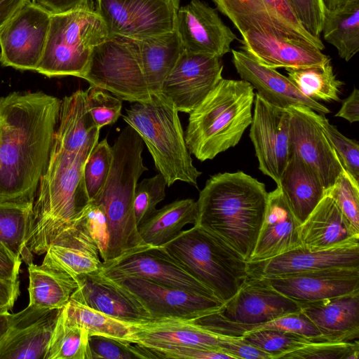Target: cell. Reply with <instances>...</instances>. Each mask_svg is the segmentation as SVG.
Wrapping results in <instances>:
<instances>
[{
  "label": "cell",
  "mask_w": 359,
  "mask_h": 359,
  "mask_svg": "<svg viewBox=\"0 0 359 359\" xmlns=\"http://www.w3.org/2000/svg\"><path fill=\"white\" fill-rule=\"evenodd\" d=\"M326 269H359V243L311 250L303 246L259 262H248V273L277 276Z\"/></svg>",
  "instance_id": "23"
},
{
  "label": "cell",
  "mask_w": 359,
  "mask_h": 359,
  "mask_svg": "<svg viewBox=\"0 0 359 359\" xmlns=\"http://www.w3.org/2000/svg\"><path fill=\"white\" fill-rule=\"evenodd\" d=\"M59 310L28 305L12 314L0 339V359H44Z\"/></svg>",
  "instance_id": "21"
},
{
  "label": "cell",
  "mask_w": 359,
  "mask_h": 359,
  "mask_svg": "<svg viewBox=\"0 0 359 359\" xmlns=\"http://www.w3.org/2000/svg\"><path fill=\"white\" fill-rule=\"evenodd\" d=\"M323 115L316 114L324 133L339 157L344 168L359 182L358 143L342 135Z\"/></svg>",
  "instance_id": "49"
},
{
  "label": "cell",
  "mask_w": 359,
  "mask_h": 359,
  "mask_svg": "<svg viewBox=\"0 0 359 359\" xmlns=\"http://www.w3.org/2000/svg\"><path fill=\"white\" fill-rule=\"evenodd\" d=\"M255 95L248 82L222 79L189 113L184 137L190 154L205 161L238 144L252 122Z\"/></svg>",
  "instance_id": "4"
},
{
  "label": "cell",
  "mask_w": 359,
  "mask_h": 359,
  "mask_svg": "<svg viewBox=\"0 0 359 359\" xmlns=\"http://www.w3.org/2000/svg\"><path fill=\"white\" fill-rule=\"evenodd\" d=\"M232 61L242 80L248 82L268 103L283 109L306 106L318 114L330 113L320 102L304 95L288 77L259 64L243 50H231Z\"/></svg>",
  "instance_id": "24"
},
{
  "label": "cell",
  "mask_w": 359,
  "mask_h": 359,
  "mask_svg": "<svg viewBox=\"0 0 359 359\" xmlns=\"http://www.w3.org/2000/svg\"><path fill=\"white\" fill-rule=\"evenodd\" d=\"M220 350L233 359H271V356L241 337L219 335Z\"/></svg>",
  "instance_id": "52"
},
{
  "label": "cell",
  "mask_w": 359,
  "mask_h": 359,
  "mask_svg": "<svg viewBox=\"0 0 359 359\" xmlns=\"http://www.w3.org/2000/svg\"><path fill=\"white\" fill-rule=\"evenodd\" d=\"M68 152L53 144L48 162L34 201L27 248L46 253L50 245L73 225L90 202L83 180L84 164L93 149Z\"/></svg>",
  "instance_id": "3"
},
{
  "label": "cell",
  "mask_w": 359,
  "mask_h": 359,
  "mask_svg": "<svg viewBox=\"0 0 359 359\" xmlns=\"http://www.w3.org/2000/svg\"><path fill=\"white\" fill-rule=\"evenodd\" d=\"M217 9L201 0L179 8L175 32L184 50L222 57L237 36L222 21Z\"/></svg>",
  "instance_id": "19"
},
{
  "label": "cell",
  "mask_w": 359,
  "mask_h": 359,
  "mask_svg": "<svg viewBox=\"0 0 359 359\" xmlns=\"http://www.w3.org/2000/svg\"><path fill=\"white\" fill-rule=\"evenodd\" d=\"M299 311L297 302L273 289L262 277L249 274L237 293L212 313L233 323L255 325Z\"/></svg>",
  "instance_id": "18"
},
{
  "label": "cell",
  "mask_w": 359,
  "mask_h": 359,
  "mask_svg": "<svg viewBox=\"0 0 359 359\" xmlns=\"http://www.w3.org/2000/svg\"><path fill=\"white\" fill-rule=\"evenodd\" d=\"M88 330L67 323L59 310L44 359H88Z\"/></svg>",
  "instance_id": "40"
},
{
  "label": "cell",
  "mask_w": 359,
  "mask_h": 359,
  "mask_svg": "<svg viewBox=\"0 0 359 359\" xmlns=\"http://www.w3.org/2000/svg\"><path fill=\"white\" fill-rule=\"evenodd\" d=\"M28 0H0V31Z\"/></svg>",
  "instance_id": "57"
},
{
  "label": "cell",
  "mask_w": 359,
  "mask_h": 359,
  "mask_svg": "<svg viewBox=\"0 0 359 359\" xmlns=\"http://www.w3.org/2000/svg\"><path fill=\"white\" fill-rule=\"evenodd\" d=\"M86 90H77L61 100L53 144L76 153L98 142L100 129L89 111Z\"/></svg>",
  "instance_id": "29"
},
{
  "label": "cell",
  "mask_w": 359,
  "mask_h": 359,
  "mask_svg": "<svg viewBox=\"0 0 359 359\" xmlns=\"http://www.w3.org/2000/svg\"><path fill=\"white\" fill-rule=\"evenodd\" d=\"M223 68L222 57L183 49L161 93L178 111L189 114L223 79Z\"/></svg>",
  "instance_id": "14"
},
{
  "label": "cell",
  "mask_w": 359,
  "mask_h": 359,
  "mask_svg": "<svg viewBox=\"0 0 359 359\" xmlns=\"http://www.w3.org/2000/svg\"><path fill=\"white\" fill-rule=\"evenodd\" d=\"M75 225L88 236L97 246L100 258L107 259L109 229L103 210L90 201Z\"/></svg>",
  "instance_id": "47"
},
{
  "label": "cell",
  "mask_w": 359,
  "mask_h": 359,
  "mask_svg": "<svg viewBox=\"0 0 359 359\" xmlns=\"http://www.w3.org/2000/svg\"><path fill=\"white\" fill-rule=\"evenodd\" d=\"M241 36L243 51L259 64L269 68H304L323 65L331 60L322 50L309 45L251 30Z\"/></svg>",
  "instance_id": "26"
},
{
  "label": "cell",
  "mask_w": 359,
  "mask_h": 359,
  "mask_svg": "<svg viewBox=\"0 0 359 359\" xmlns=\"http://www.w3.org/2000/svg\"><path fill=\"white\" fill-rule=\"evenodd\" d=\"M22 259L0 245V277L12 281L18 280Z\"/></svg>",
  "instance_id": "53"
},
{
  "label": "cell",
  "mask_w": 359,
  "mask_h": 359,
  "mask_svg": "<svg viewBox=\"0 0 359 359\" xmlns=\"http://www.w3.org/2000/svg\"><path fill=\"white\" fill-rule=\"evenodd\" d=\"M163 247L223 303L237 293L249 275L248 262L240 254L196 225Z\"/></svg>",
  "instance_id": "7"
},
{
  "label": "cell",
  "mask_w": 359,
  "mask_h": 359,
  "mask_svg": "<svg viewBox=\"0 0 359 359\" xmlns=\"http://www.w3.org/2000/svg\"><path fill=\"white\" fill-rule=\"evenodd\" d=\"M299 305L319 331L318 341H358L359 291Z\"/></svg>",
  "instance_id": "27"
},
{
  "label": "cell",
  "mask_w": 359,
  "mask_h": 359,
  "mask_svg": "<svg viewBox=\"0 0 359 359\" xmlns=\"http://www.w3.org/2000/svg\"><path fill=\"white\" fill-rule=\"evenodd\" d=\"M20 294V283L0 277V312L12 309Z\"/></svg>",
  "instance_id": "54"
},
{
  "label": "cell",
  "mask_w": 359,
  "mask_h": 359,
  "mask_svg": "<svg viewBox=\"0 0 359 359\" xmlns=\"http://www.w3.org/2000/svg\"><path fill=\"white\" fill-rule=\"evenodd\" d=\"M287 77L306 96L318 102H339L344 83L334 73L331 60L323 65L285 69Z\"/></svg>",
  "instance_id": "39"
},
{
  "label": "cell",
  "mask_w": 359,
  "mask_h": 359,
  "mask_svg": "<svg viewBox=\"0 0 359 359\" xmlns=\"http://www.w3.org/2000/svg\"><path fill=\"white\" fill-rule=\"evenodd\" d=\"M30 306L46 309H60L70 299L78 285L68 273L43 264L27 265Z\"/></svg>",
  "instance_id": "34"
},
{
  "label": "cell",
  "mask_w": 359,
  "mask_h": 359,
  "mask_svg": "<svg viewBox=\"0 0 359 359\" xmlns=\"http://www.w3.org/2000/svg\"><path fill=\"white\" fill-rule=\"evenodd\" d=\"M325 8L333 10L348 4L359 3V0H324Z\"/></svg>",
  "instance_id": "58"
},
{
  "label": "cell",
  "mask_w": 359,
  "mask_h": 359,
  "mask_svg": "<svg viewBox=\"0 0 359 359\" xmlns=\"http://www.w3.org/2000/svg\"><path fill=\"white\" fill-rule=\"evenodd\" d=\"M31 1H34V2H36V0H31Z\"/></svg>",
  "instance_id": "60"
},
{
  "label": "cell",
  "mask_w": 359,
  "mask_h": 359,
  "mask_svg": "<svg viewBox=\"0 0 359 359\" xmlns=\"http://www.w3.org/2000/svg\"><path fill=\"white\" fill-rule=\"evenodd\" d=\"M322 33L339 56L348 62L359 50V3L325 8Z\"/></svg>",
  "instance_id": "37"
},
{
  "label": "cell",
  "mask_w": 359,
  "mask_h": 359,
  "mask_svg": "<svg viewBox=\"0 0 359 359\" xmlns=\"http://www.w3.org/2000/svg\"><path fill=\"white\" fill-rule=\"evenodd\" d=\"M36 2L51 13L66 12L89 5V0H36Z\"/></svg>",
  "instance_id": "56"
},
{
  "label": "cell",
  "mask_w": 359,
  "mask_h": 359,
  "mask_svg": "<svg viewBox=\"0 0 359 359\" xmlns=\"http://www.w3.org/2000/svg\"><path fill=\"white\" fill-rule=\"evenodd\" d=\"M100 270L112 279L139 277L194 293L216 297L163 246H137L114 259L102 262Z\"/></svg>",
  "instance_id": "11"
},
{
  "label": "cell",
  "mask_w": 359,
  "mask_h": 359,
  "mask_svg": "<svg viewBox=\"0 0 359 359\" xmlns=\"http://www.w3.org/2000/svg\"><path fill=\"white\" fill-rule=\"evenodd\" d=\"M109 36L105 22L90 5L51 13L46 43L36 72L48 77L83 79L94 48Z\"/></svg>",
  "instance_id": "8"
},
{
  "label": "cell",
  "mask_w": 359,
  "mask_h": 359,
  "mask_svg": "<svg viewBox=\"0 0 359 359\" xmlns=\"http://www.w3.org/2000/svg\"><path fill=\"white\" fill-rule=\"evenodd\" d=\"M299 233L302 246L311 250L359 243V232L327 194L300 224Z\"/></svg>",
  "instance_id": "28"
},
{
  "label": "cell",
  "mask_w": 359,
  "mask_h": 359,
  "mask_svg": "<svg viewBox=\"0 0 359 359\" xmlns=\"http://www.w3.org/2000/svg\"><path fill=\"white\" fill-rule=\"evenodd\" d=\"M86 100L91 116L100 129L115 123L122 115V100L100 87L90 86Z\"/></svg>",
  "instance_id": "48"
},
{
  "label": "cell",
  "mask_w": 359,
  "mask_h": 359,
  "mask_svg": "<svg viewBox=\"0 0 359 359\" xmlns=\"http://www.w3.org/2000/svg\"><path fill=\"white\" fill-rule=\"evenodd\" d=\"M143 141L130 126L113 144V161L107 180L90 201L104 211L109 229L107 260L145 245L136 224L133 201L138 180L147 170L142 158Z\"/></svg>",
  "instance_id": "5"
},
{
  "label": "cell",
  "mask_w": 359,
  "mask_h": 359,
  "mask_svg": "<svg viewBox=\"0 0 359 359\" xmlns=\"http://www.w3.org/2000/svg\"><path fill=\"white\" fill-rule=\"evenodd\" d=\"M250 137L259 162V169L276 185L291 156L290 114L287 109L275 107L258 94L254 100Z\"/></svg>",
  "instance_id": "15"
},
{
  "label": "cell",
  "mask_w": 359,
  "mask_h": 359,
  "mask_svg": "<svg viewBox=\"0 0 359 359\" xmlns=\"http://www.w3.org/2000/svg\"><path fill=\"white\" fill-rule=\"evenodd\" d=\"M265 184L238 171L212 176L196 201L198 226L232 248L248 262L265 216Z\"/></svg>",
  "instance_id": "2"
},
{
  "label": "cell",
  "mask_w": 359,
  "mask_h": 359,
  "mask_svg": "<svg viewBox=\"0 0 359 359\" xmlns=\"http://www.w3.org/2000/svg\"><path fill=\"white\" fill-rule=\"evenodd\" d=\"M150 359L156 357L144 347L111 337L91 335L88 338V359Z\"/></svg>",
  "instance_id": "43"
},
{
  "label": "cell",
  "mask_w": 359,
  "mask_h": 359,
  "mask_svg": "<svg viewBox=\"0 0 359 359\" xmlns=\"http://www.w3.org/2000/svg\"><path fill=\"white\" fill-rule=\"evenodd\" d=\"M180 0H96L109 35L136 40L173 32Z\"/></svg>",
  "instance_id": "12"
},
{
  "label": "cell",
  "mask_w": 359,
  "mask_h": 359,
  "mask_svg": "<svg viewBox=\"0 0 359 359\" xmlns=\"http://www.w3.org/2000/svg\"><path fill=\"white\" fill-rule=\"evenodd\" d=\"M325 194L334 200L353 228L359 232V182L344 169Z\"/></svg>",
  "instance_id": "45"
},
{
  "label": "cell",
  "mask_w": 359,
  "mask_h": 359,
  "mask_svg": "<svg viewBox=\"0 0 359 359\" xmlns=\"http://www.w3.org/2000/svg\"><path fill=\"white\" fill-rule=\"evenodd\" d=\"M65 320L86 328L91 335H100L129 341L132 337V323L119 320L69 299L61 309Z\"/></svg>",
  "instance_id": "38"
},
{
  "label": "cell",
  "mask_w": 359,
  "mask_h": 359,
  "mask_svg": "<svg viewBox=\"0 0 359 359\" xmlns=\"http://www.w3.org/2000/svg\"><path fill=\"white\" fill-rule=\"evenodd\" d=\"M144 74L151 94L161 93L163 81L183 50L175 30L137 40Z\"/></svg>",
  "instance_id": "32"
},
{
  "label": "cell",
  "mask_w": 359,
  "mask_h": 359,
  "mask_svg": "<svg viewBox=\"0 0 359 359\" xmlns=\"http://www.w3.org/2000/svg\"><path fill=\"white\" fill-rule=\"evenodd\" d=\"M194 320L215 334L231 337H240L245 333L264 329H275L292 332L311 341H318L320 336L315 325L301 310L269 322L255 325L233 323L219 318L213 313Z\"/></svg>",
  "instance_id": "35"
},
{
  "label": "cell",
  "mask_w": 359,
  "mask_h": 359,
  "mask_svg": "<svg viewBox=\"0 0 359 359\" xmlns=\"http://www.w3.org/2000/svg\"><path fill=\"white\" fill-rule=\"evenodd\" d=\"M196 201L191 198L175 201L142 222L137 227L145 244L163 246L176 238L188 224L196 221Z\"/></svg>",
  "instance_id": "33"
},
{
  "label": "cell",
  "mask_w": 359,
  "mask_h": 359,
  "mask_svg": "<svg viewBox=\"0 0 359 359\" xmlns=\"http://www.w3.org/2000/svg\"><path fill=\"white\" fill-rule=\"evenodd\" d=\"M240 337L269 353L271 359H278L283 354L297 349L311 341L303 336L275 329L249 332Z\"/></svg>",
  "instance_id": "41"
},
{
  "label": "cell",
  "mask_w": 359,
  "mask_h": 359,
  "mask_svg": "<svg viewBox=\"0 0 359 359\" xmlns=\"http://www.w3.org/2000/svg\"><path fill=\"white\" fill-rule=\"evenodd\" d=\"M70 299L109 316L130 323L152 320L142 303L126 287L97 271L76 277Z\"/></svg>",
  "instance_id": "22"
},
{
  "label": "cell",
  "mask_w": 359,
  "mask_h": 359,
  "mask_svg": "<svg viewBox=\"0 0 359 359\" xmlns=\"http://www.w3.org/2000/svg\"><path fill=\"white\" fill-rule=\"evenodd\" d=\"M51 13L28 0L0 31V62L19 70L36 71L42 57Z\"/></svg>",
  "instance_id": "13"
},
{
  "label": "cell",
  "mask_w": 359,
  "mask_h": 359,
  "mask_svg": "<svg viewBox=\"0 0 359 359\" xmlns=\"http://www.w3.org/2000/svg\"><path fill=\"white\" fill-rule=\"evenodd\" d=\"M297 220L302 224L325 195L318 175L295 154L291 153L279 184Z\"/></svg>",
  "instance_id": "31"
},
{
  "label": "cell",
  "mask_w": 359,
  "mask_h": 359,
  "mask_svg": "<svg viewBox=\"0 0 359 359\" xmlns=\"http://www.w3.org/2000/svg\"><path fill=\"white\" fill-rule=\"evenodd\" d=\"M298 304L359 291V269H326L277 276H260Z\"/></svg>",
  "instance_id": "20"
},
{
  "label": "cell",
  "mask_w": 359,
  "mask_h": 359,
  "mask_svg": "<svg viewBox=\"0 0 359 359\" xmlns=\"http://www.w3.org/2000/svg\"><path fill=\"white\" fill-rule=\"evenodd\" d=\"M34 201H0V245L27 265L32 253L27 248L33 218Z\"/></svg>",
  "instance_id": "36"
},
{
  "label": "cell",
  "mask_w": 359,
  "mask_h": 359,
  "mask_svg": "<svg viewBox=\"0 0 359 359\" xmlns=\"http://www.w3.org/2000/svg\"><path fill=\"white\" fill-rule=\"evenodd\" d=\"M102 263L95 244L74 224L50 245L42 264L64 271L76 279L100 269Z\"/></svg>",
  "instance_id": "30"
},
{
  "label": "cell",
  "mask_w": 359,
  "mask_h": 359,
  "mask_svg": "<svg viewBox=\"0 0 359 359\" xmlns=\"http://www.w3.org/2000/svg\"><path fill=\"white\" fill-rule=\"evenodd\" d=\"M113 161L112 147L107 138L98 142L83 167V180L89 200H92L105 184Z\"/></svg>",
  "instance_id": "42"
},
{
  "label": "cell",
  "mask_w": 359,
  "mask_h": 359,
  "mask_svg": "<svg viewBox=\"0 0 359 359\" xmlns=\"http://www.w3.org/2000/svg\"><path fill=\"white\" fill-rule=\"evenodd\" d=\"M304 27L312 35L320 38L325 6L324 0H290Z\"/></svg>",
  "instance_id": "51"
},
{
  "label": "cell",
  "mask_w": 359,
  "mask_h": 359,
  "mask_svg": "<svg viewBox=\"0 0 359 359\" xmlns=\"http://www.w3.org/2000/svg\"><path fill=\"white\" fill-rule=\"evenodd\" d=\"M112 280L130 291L142 303L152 320H194L217 311L224 304L214 296L194 293L142 278L130 276Z\"/></svg>",
  "instance_id": "16"
},
{
  "label": "cell",
  "mask_w": 359,
  "mask_h": 359,
  "mask_svg": "<svg viewBox=\"0 0 359 359\" xmlns=\"http://www.w3.org/2000/svg\"><path fill=\"white\" fill-rule=\"evenodd\" d=\"M242 35L255 31L277 39L316 47L325 46L302 24L290 0H212Z\"/></svg>",
  "instance_id": "10"
},
{
  "label": "cell",
  "mask_w": 359,
  "mask_h": 359,
  "mask_svg": "<svg viewBox=\"0 0 359 359\" xmlns=\"http://www.w3.org/2000/svg\"><path fill=\"white\" fill-rule=\"evenodd\" d=\"M299 225L277 186L269 193L265 216L248 262L269 259L302 247Z\"/></svg>",
  "instance_id": "25"
},
{
  "label": "cell",
  "mask_w": 359,
  "mask_h": 359,
  "mask_svg": "<svg viewBox=\"0 0 359 359\" xmlns=\"http://www.w3.org/2000/svg\"><path fill=\"white\" fill-rule=\"evenodd\" d=\"M138 345L151 352L156 358L233 359L231 355L224 352L204 347L168 344Z\"/></svg>",
  "instance_id": "50"
},
{
  "label": "cell",
  "mask_w": 359,
  "mask_h": 359,
  "mask_svg": "<svg viewBox=\"0 0 359 359\" xmlns=\"http://www.w3.org/2000/svg\"><path fill=\"white\" fill-rule=\"evenodd\" d=\"M290 145L318 177L325 191L344 169L339 157L318 122L317 112L306 106H291Z\"/></svg>",
  "instance_id": "17"
},
{
  "label": "cell",
  "mask_w": 359,
  "mask_h": 359,
  "mask_svg": "<svg viewBox=\"0 0 359 359\" xmlns=\"http://www.w3.org/2000/svg\"><path fill=\"white\" fill-rule=\"evenodd\" d=\"M358 341L332 342L309 341L299 348L283 354L289 359H358Z\"/></svg>",
  "instance_id": "44"
},
{
  "label": "cell",
  "mask_w": 359,
  "mask_h": 359,
  "mask_svg": "<svg viewBox=\"0 0 359 359\" xmlns=\"http://www.w3.org/2000/svg\"><path fill=\"white\" fill-rule=\"evenodd\" d=\"M83 79L121 100L144 102L151 99L136 39L109 35L94 48Z\"/></svg>",
  "instance_id": "9"
},
{
  "label": "cell",
  "mask_w": 359,
  "mask_h": 359,
  "mask_svg": "<svg viewBox=\"0 0 359 359\" xmlns=\"http://www.w3.org/2000/svg\"><path fill=\"white\" fill-rule=\"evenodd\" d=\"M335 116L352 123L359 121V90L354 88L351 95L343 102Z\"/></svg>",
  "instance_id": "55"
},
{
  "label": "cell",
  "mask_w": 359,
  "mask_h": 359,
  "mask_svg": "<svg viewBox=\"0 0 359 359\" xmlns=\"http://www.w3.org/2000/svg\"><path fill=\"white\" fill-rule=\"evenodd\" d=\"M61 100L42 92L0 97V201H34Z\"/></svg>",
  "instance_id": "1"
},
{
  "label": "cell",
  "mask_w": 359,
  "mask_h": 359,
  "mask_svg": "<svg viewBox=\"0 0 359 359\" xmlns=\"http://www.w3.org/2000/svg\"><path fill=\"white\" fill-rule=\"evenodd\" d=\"M166 187V181L160 173L137 182L133 201L137 227L156 210V205L165 197Z\"/></svg>",
  "instance_id": "46"
},
{
  "label": "cell",
  "mask_w": 359,
  "mask_h": 359,
  "mask_svg": "<svg viewBox=\"0 0 359 359\" xmlns=\"http://www.w3.org/2000/svg\"><path fill=\"white\" fill-rule=\"evenodd\" d=\"M12 314L8 311L0 312V339L8 330L11 320Z\"/></svg>",
  "instance_id": "59"
},
{
  "label": "cell",
  "mask_w": 359,
  "mask_h": 359,
  "mask_svg": "<svg viewBox=\"0 0 359 359\" xmlns=\"http://www.w3.org/2000/svg\"><path fill=\"white\" fill-rule=\"evenodd\" d=\"M178 112L159 93L149 102H134L122 118L142 138L168 187L180 181L197 187L201 172L193 164Z\"/></svg>",
  "instance_id": "6"
}]
</instances>
